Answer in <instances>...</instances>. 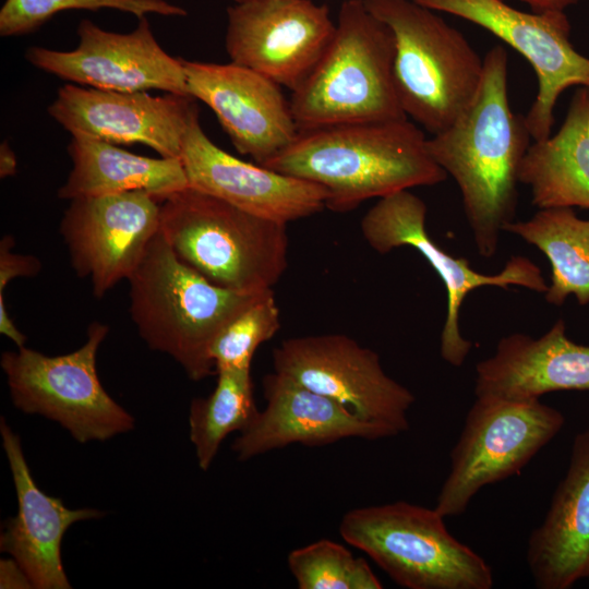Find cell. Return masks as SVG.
I'll use <instances>...</instances> for the list:
<instances>
[{"mask_svg": "<svg viewBox=\"0 0 589 589\" xmlns=\"http://www.w3.org/2000/svg\"><path fill=\"white\" fill-rule=\"evenodd\" d=\"M507 76V51L496 45L483 58L471 103L448 128L426 140L431 157L459 188L483 257L495 255L501 232L514 221L520 168L532 140L526 116L509 106Z\"/></svg>", "mask_w": 589, "mask_h": 589, "instance_id": "cell-1", "label": "cell"}, {"mask_svg": "<svg viewBox=\"0 0 589 589\" xmlns=\"http://www.w3.org/2000/svg\"><path fill=\"white\" fill-rule=\"evenodd\" d=\"M421 129L407 119L300 129L294 141L263 167L326 189L338 213L372 197L443 182Z\"/></svg>", "mask_w": 589, "mask_h": 589, "instance_id": "cell-2", "label": "cell"}, {"mask_svg": "<svg viewBox=\"0 0 589 589\" xmlns=\"http://www.w3.org/2000/svg\"><path fill=\"white\" fill-rule=\"evenodd\" d=\"M128 280L140 336L151 349L172 357L193 381L216 373L213 341L268 291L241 292L211 283L178 259L160 231Z\"/></svg>", "mask_w": 589, "mask_h": 589, "instance_id": "cell-3", "label": "cell"}, {"mask_svg": "<svg viewBox=\"0 0 589 589\" xmlns=\"http://www.w3.org/2000/svg\"><path fill=\"white\" fill-rule=\"evenodd\" d=\"M159 231L180 261L223 288L264 292L288 266L287 224L191 187L160 202Z\"/></svg>", "mask_w": 589, "mask_h": 589, "instance_id": "cell-4", "label": "cell"}, {"mask_svg": "<svg viewBox=\"0 0 589 589\" xmlns=\"http://www.w3.org/2000/svg\"><path fill=\"white\" fill-rule=\"evenodd\" d=\"M394 56L390 28L363 0L344 1L327 49L292 92L299 129L407 119L395 89Z\"/></svg>", "mask_w": 589, "mask_h": 589, "instance_id": "cell-5", "label": "cell"}, {"mask_svg": "<svg viewBox=\"0 0 589 589\" xmlns=\"http://www.w3.org/2000/svg\"><path fill=\"white\" fill-rule=\"evenodd\" d=\"M393 32L394 84L400 106L432 135L473 99L483 59L457 28L413 0H363Z\"/></svg>", "mask_w": 589, "mask_h": 589, "instance_id": "cell-6", "label": "cell"}, {"mask_svg": "<svg viewBox=\"0 0 589 589\" xmlns=\"http://www.w3.org/2000/svg\"><path fill=\"white\" fill-rule=\"evenodd\" d=\"M341 538L408 589H491L485 560L447 530L435 510L398 501L347 512Z\"/></svg>", "mask_w": 589, "mask_h": 589, "instance_id": "cell-7", "label": "cell"}, {"mask_svg": "<svg viewBox=\"0 0 589 589\" xmlns=\"http://www.w3.org/2000/svg\"><path fill=\"white\" fill-rule=\"evenodd\" d=\"M109 327L93 322L75 351L46 356L25 346L1 354L13 405L58 422L80 443L105 441L133 429L134 418L104 388L97 350Z\"/></svg>", "mask_w": 589, "mask_h": 589, "instance_id": "cell-8", "label": "cell"}, {"mask_svg": "<svg viewBox=\"0 0 589 589\" xmlns=\"http://www.w3.org/2000/svg\"><path fill=\"white\" fill-rule=\"evenodd\" d=\"M564 423L563 413L540 399L477 397L450 452L435 510L444 518L464 514L483 486L518 474Z\"/></svg>", "mask_w": 589, "mask_h": 589, "instance_id": "cell-9", "label": "cell"}, {"mask_svg": "<svg viewBox=\"0 0 589 589\" xmlns=\"http://www.w3.org/2000/svg\"><path fill=\"white\" fill-rule=\"evenodd\" d=\"M426 205L408 190L384 197L363 216L360 228L368 244L385 254L400 247L416 249L437 273L446 289L447 308L441 334V356L453 366H461L472 349L459 328L465 298L484 286H520L536 292L548 290L540 267L526 256L510 257L493 275L474 271L465 257H455L441 248L425 229Z\"/></svg>", "mask_w": 589, "mask_h": 589, "instance_id": "cell-10", "label": "cell"}, {"mask_svg": "<svg viewBox=\"0 0 589 589\" xmlns=\"http://www.w3.org/2000/svg\"><path fill=\"white\" fill-rule=\"evenodd\" d=\"M277 373L326 396L396 436L409 429L413 394L383 370L378 354L341 334L292 337L273 350Z\"/></svg>", "mask_w": 589, "mask_h": 589, "instance_id": "cell-11", "label": "cell"}, {"mask_svg": "<svg viewBox=\"0 0 589 589\" xmlns=\"http://www.w3.org/2000/svg\"><path fill=\"white\" fill-rule=\"evenodd\" d=\"M413 1L485 28L528 60L538 79V93L526 115L532 141L551 135L554 107L566 88H589V58L572 45L564 11L524 12L504 0Z\"/></svg>", "mask_w": 589, "mask_h": 589, "instance_id": "cell-12", "label": "cell"}, {"mask_svg": "<svg viewBox=\"0 0 589 589\" xmlns=\"http://www.w3.org/2000/svg\"><path fill=\"white\" fill-rule=\"evenodd\" d=\"M226 50L231 62L294 92L327 49L336 24L326 4L263 0L227 10Z\"/></svg>", "mask_w": 589, "mask_h": 589, "instance_id": "cell-13", "label": "cell"}, {"mask_svg": "<svg viewBox=\"0 0 589 589\" xmlns=\"http://www.w3.org/2000/svg\"><path fill=\"white\" fill-rule=\"evenodd\" d=\"M160 201L145 191L71 200L60 224L73 269L101 298L129 279L159 231Z\"/></svg>", "mask_w": 589, "mask_h": 589, "instance_id": "cell-14", "label": "cell"}, {"mask_svg": "<svg viewBox=\"0 0 589 589\" xmlns=\"http://www.w3.org/2000/svg\"><path fill=\"white\" fill-rule=\"evenodd\" d=\"M77 35L80 43L72 51L29 47L25 57L40 70L94 88L160 89L190 96L183 59L169 56L159 46L145 16L128 34L107 32L85 19Z\"/></svg>", "mask_w": 589, "mask_h": 589, "instance_id": "cell-15", "label": "cell"}, {"mask_svg": "<svg viewBox=\"0 0 589 589\" xmlns=\"http://www.w3.org/2000/svg\"><path fill=\"white\" fill-rule=\"evenodd\" d=\"M193 97L62 86L49 115L71 134L120 144H144L161 157L179 158L197 107Z\"/></svg>", "mask_w": 589, "mask_h": 589, "instance_id": "cell-16", "label": "cell"}, {"mask_svg": "<svg viewBox=\"0 0 589 589\" xmlns=\"http://www.w3.org/2000/svg\"><path fill=\"white\" fill-rule=\"evenodd\" d=\"M180 160L189 187L265 219L288 224L326 207L328 193L322 185L220 149L202 130L199 111L185 131Z\"/></svg>", "mask_w": 589, "mask_h": 589, "instance_id": "cell-17", "label": "cell"}, {"mask_svg": "<svg viewBox=\"0 0 589 589\" xmlns=\"http://www.w3.org/2000/svg\"><path fill=\"white\" fill-rule=\"evenodd\" d=\"M188 92L216 115L236 149L263 165L299 133L280 85L237 63L183 60Z\"/></svg>", "mask_w": 589, "mask_h": 589, "instance_id": "cell-18", "label": "cell"}, {"mask_svg": "<svg viewBox=\"0 0 589 589\" xmlns=\"http://www.w3.org/2000/svg\"><path fill=\"white\" fill-rule=\"evenodd\" d=\"M266 406L232 443L240 461L290 444L325 446L344 438L392 437L341 404L274 372L263 378Z\"/></svg>", "mask_w": 589, "mask_h": 589, "instance_id": "cell-19", "label": "cell"}, {"mask_svg": "<svg viewBox=\"0 0 589 589\" xmlns=\"http://www.w3.org/2000/svg\"><path fill=\"white\" fill-rule=\"evenodd\" d=\"M2 446L17 497V514L4 524L0 550L10 554L27 575L33 588L70 589L61 561V543L76 521L99 518L94 508L70 509L61 498L44 493L35 483L20 437L2 417Z\"/></svg>", "mask_w": 589, "mask_h": 589, "instance_id": "cell-20", "label": "cell"}, {"mask_svg": "<svg viewBox=\"0 0 589 589\" xmlns=\"http://www.w3.org/2000/svg\"><path fill=\"white\" fill-rule=\"evenodd\" d=\"M558 390L589 392V345L570 340L563 320L538 338L503 337L476 365V397L528 400Z\"/></svg>", "mask_w": 589, "mask_h": 589, "instance_id": "cell-21", "label": "cell"}, {"mask_svg": "<svg viewBox=\"0 0 589 589\" xmlns=\"http://www.w3.org/2000/svg\"><path fill=\"white\" fill-rule=\"evenodd\" d=\"M527 563L540 589L589 579V428L574 438L567 472L529 537Z\"/></svg>", "mask_w": 589, "mask_h": 589, "instance_id": "cell-22", "label": "cell"}, {"mask_svg": "<svg viewBox=\"0 0 589 589\" xmlns=\"http://www.w3.org/2000/svg\"><path fill=\"white\" fill-rule=\"evenodd\" d=\"M68 152L73 167L58 190L62 200L145 191L161 202L189 187L179 158L144 157L82 134H72Z\"/></svg>", "mask_w": 589, "mask_h": 589, "instance_id": "cell-23", "label": "cell"}, {"mask_svg": "<svg viewBox=\"0 0 589 589\" xmlns=\"http://www.w3.org/2000/svg\"><path fill=\"white\" fill-rule=\"evenodd\" d=\"M519 181L529 187L533 205L589 209V88L573 96L560 130L533 141Z\"/></svg>", "mask_w": 589, "mask_h": 589, "instance_id": "cell-24", "label": "cell"}, {"mask_svg": "<svg viewBox=\"0 0 589 589\" xmlns=\"http://www.w3.org/2000/svg\"><path fill=\"white\" fill-rule=\"evenodd\" d=\"M504 231L546 256L551 264L548 303L562 305L569 296L580 305L589 303V219L579 218L572 207L540 208L528 220L507 224Z\"/></svg>", "mask_w": 589, "mask_h": 589, "instance_id": "cell-25", "label": "cell"}, {"mask_svg": "<svg viewBox=\"0 0 589 589\" xmlns=\"http://www.w3.org/2000/svg\"><path fill=\"white\" fill-rule=\"evenodd\" d=\"M217 383L206 398H196L189 411V435L199 467L206 471L220 444L232 432H243L256 418L251 369L216 372Z\"/></svg>", "mask_w": 589, "mask_h": 589, "instance_id": "cell-26", "label": "cell"}, {"mask_svg": "<svg viewBox=\"0 0 589 589\" xmlns=\"http://www.w3.org/2000/svg\"><path fill=\"white\" fill-rule=\"evenodd\" d=\"M287 564L299 589H382L363 557L342 544L321 539L292 550Z\"/></svg>", "mask_w": 589, "mask_h": 589, "instance_id": "cell-27", "label": "cell"}, {"mask_svg": "<svg viewBox=\"0 0 589 589\" xmlns=\"http://www.w3.org/2000/svg\"><path fill=\"white\" fill-rule=\"evenodd\" d=\"M279 316V308L271 289L235 317L211 346L209 354L216 372L251 369L256 349L278 332Z\"/></svg>", "mask_w": 589, "mask_h": 589, "instance_id": "cell-28", "label": "cell"}, {"mask_svg": "<svg viewBox=\"0 0 589 589\" xmlns=\"http://www.w3.org/2000/svg\"><path fill=\"white\" fill-rule=\"evenodd\" d=\"M116 9L139 19L148 13L184 16L187 11L166 0H5L0 10L1 36H15L35 31L55 14L64 10Z\"/></svg>", "mask_w": 589, "mask_h": 589, "instance_id": "cell-29", "label": "cell"}, {"mask_svg": "<svg viewBox=\"0 0 589 589\" xmlns=\"http://www.w3.org/2000/svg\"><path fill=\"white\" fill-rule=\"evenodd\" d=\"M13 245V237L9 235L0 242V293L13 278L35 276L41 267L37 257L11 252Z\"/></svg>", "mask_w": 589, "mask_h": 589, "instance_id": "cell-30", "label": "cell"}, {"mask_svg": "<svg viewBox=\"0 0 589 589\" xmlns=\"http://www.w3.org/2000/svg\"><path fill=\"white\" fill-rule=\"evenodd\" d=\"M1 588H33L31 580L14 560L0 562Z\"/></svg>", "mask_w": 589, "mask_h": 589, "instance_id": "cell-31", "label": "cell"}, {"mask_svg": "<svg viewBox=\"0 0 589 589\" xmlns=\"http://www.w3.org/2000/svg\"><path fill=\"white\" fill-rule=\"evenodd\" d=\"M0 333L11 339L17 348L25 346L26 336L19 330L10 316L3 293H0Z\"/></svg>", "mask_w": 589, "mask_h": 589, "instance_id": "cell-32", "label": "cell"}, {"mask_svg": "<svg viewBox=\"0 0 589 589\" xmlns=\"http://www.w3.org/2000/svg\"><path fill=\"white\" fill-rule=\"evenodd\" d=\"M505 1V0H504ZM526 2L533 12L564 11L580 0H520Z\"/></svg>", "mask_w": 589, "mask_h": 589, "instance_id": "cell-33", "label": "cell"}, {"mask_svg": "<svg viewBox=\"0 0 589 589\" xmlns=\"http://www.w3.org/2000/svg\"><path fill=\"white\" fill-rule=\"evenodd\" d=\"M16 158L14 152L7 142L0 146V176L5 178L15 173Z\"/></svg>", "mask_w": 589, "mask_h": 589, "instance_id": "cell-34", "label": "cell"}, {"mask_svg": "<svg viewBox=\"0 0 589 589\" xmlns=\"http://www.w3.org/2000/svg\"><path fill=\"white\" fill-rule=\"evenodd\" d=\"M236 3H247V2H253V1H263V0H233Z\"/></svg>", "mask_w": 589, "mask_h": 589, "instance_id": "cell-35", "label": "cell"}]
</instances>
